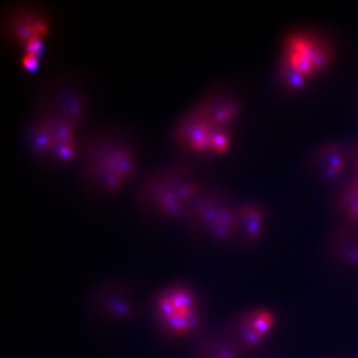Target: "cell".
I'll return each instance as SVG.
<instances>
[{"label": "cell", "instance_id": "cell-1", "mask_svg": "<svg viewBox=\"0 0 358 358\" xmlns=\"http://www.w3.org/2000/svg\"><path fill=\"white\" fill-rule=\"evenodd\" d=\"M76 167L80 186L88 197L114 198L139 179L140 142L125 125H97L83 135Z\"/></svg>", "mask_w": 358, "mask_h": 358}, {"label": "cell", "instance_id": "cell-2", "mask_svg": "<svg viewBox=\"0 0 358 358\" xmlns=\"http://www.w3.org/2000/svg\"><path fill=\"white\" fill-rule=\"evenodd\" d=\"M206 184L199 163L177 157L137 180L133 204L146 222H180Z\"/></svg>", "mask_w": 358, "mask_h": 358}, {"label": "cell", "instance_id": "cell-3", "mask_svg": "<svg viewBox=\"0 0 358 358\" xmlns=\"http://www.w3.org/2000/svg\"><path fill=\"white\" fill-rule=\"evenodd\" d=\"M150 312L158 335L168 343L196 339L204 330L201 298L190 284L175 281L150 298Z\"/></svg>", "mask_w": 358, "mask_h": 358}, {"label": "cell", "instance_id": "cell-4", "mask_svg": "<svg viewBox=\"0 0 358 358\" xmlns=\"http://www.w3.org/2000/svg\"><path fill=\"white\" fill-rule=\"evenodd\" d=\"M238 204L225 188L205 185L182 222L186 234L195 241L209 239L219 245L238 243Z\"/></svg>", "mask_w": 358, "mask_h": 358}, {"label": "cell", "instance_id": "cell-5", "mask_svg": "<svg viewBox=\"0 0 358 358\" xmlns=\"http://www.w3.org/2000/svg\"><path fill=\"white\" fill-rule=\"evenodd\" d=\"M33 109L82 129L89 111L88 91L83 79L72 71L54 73L42 84Z\"/></svg>", "mask_w": 358, "mask_h": 358}, {"label": "cell", "instance_id": "cell-6", "mask_svg": "<svg viewBox=\"0 0 358 358\" xmlns=\"http://www.w3.org/2000/svg\"><path fill=\"white\" fill-rule=\"evenodd\" d=\"M51 27L52 13L43 3L14 1L7 3L1 10V37L9 46L21 49L34 39H47Z\"/></svg>", "mask_w": 358, "mask_h": 358}, {"label": "cell", "instance_id": "cell-7", "mask_svg": "<svg viewBox=\"0 0 358 358\" xmlns=\"http://www.w3.org/2000/svg\"><path fill=\"white\" fill-rule=\"evenodd\" d=\"M88 306L97 320L110 324H129L142 314L138 287L124 279L98 285L89 293Z\"/></svg>", "mask_w": 358, "mask_h": 358}, {"label": "cell", "instance_id": "cell-8", "mask_svg": "<svg viewBox=\"0 0 358 358\" xmlns=\"http://www.w3.org/2000/svg\"><path fill=\"white\" fill-rule=\"evenodd\" d=\"M218 129L193 103L174 120L168 142L178 157L199 163L213 157L212 141Z\"/></svg>", "mask_w": 358, "mask_h": 358}, {"label": "cell", "instance_id": "cell-9", "mask_svg": "<svg viewBox=\"0 0 358 358\" xmlns=\"http://www.w3.org/2000/svg\"><path fill=\"white\" fill-rule=\"evenodd\" d=\"M333 57L332 43L318 32L298 30L287 34L284 39L281 60L308 79L327 71Z\"/></svg>", "mask_w": 358, "mask_h": 358}, {"label": "cell", "instance_id": "cell-10", "mask_svg": "<svg viewBox=\"0 0 358 358\" xmlns=\"http://www.w3.org/2000/svg\"><path fill=\"white\" fill-rule=\"evenodd\" d=\"M218 128H231L242 112L238 94L226 83H216L194 102Z\"/></svg>", "mask_w": 358, "mask_h": 358}, {"label": "cell", "instance_id": "cell-11", "mask_svg": "<svg viewBox=\"0 0 358 358\" xmlns=\"http://www.w3.org/2000/svg\"><path fill=\"white\" fill-rule=\"evenodd\" d=\"M324 255L334 268H358V222L342 221L335 226L326 239Z\"/></svg>", "mask_w": 358, "mask_h": 358}, {"label": "cell", "instance_id": "cell-12", "mask_svg": "<svg viewBox=\"0 0 358 358\" xmlns=\"http://www.w3.org/2000/svg\"><path fill=\"white\" fill-rule=\"evenodd\" d=\"M350 159V147L331 142L319 146L307 161L315 175L325 182H333L343 174Z\"/></svg>", "mask_w": 358, "mask_h": 358}, {"label": "cell", "instance_id": "cell-13", "mask_svg": "<svg viewBox=\"0 0 358 358\" xmlns=\"http://www.w3.org/2000/svg\"><path fill=\"white\" fill-rule=\"evenodd\" d=\"M22 139L30 158L39 167L47 170L52 139L44 121L34 112L24 124Z\"/></svg>", "mask_w": 358, "mask_h": 358}, {"label": "cell", "instance_id": "cell-14", "mask_svg": "<svg viewBox=\"0 0 358 358\" xmlns=\"http://www.w3.org/2000/svg\"><path fill=\"white\" fill-rule=\"evenodd\" d=\"M238 243L245 247H255L264 235L266 219L265 207L256 202L239 203Z\"/></svg>", "mask_w": 358, "mask_h": 358}, {"label": "cell", "instance_id": "cell-15", "mask_svg": "<svg viewBox=\"0 0 358 358\" xmlns=\"http://www.w3.org/2000/svg\"><path fill=\"white\" fill-rule=\"evenodd\" d=\"M221 328L241 349L246 357L259 349L267 338V335L260 333L244 323L239 318L238 315L233 316L231 319L222 324Z\"/></svg>", "mask_w": 358, "mask_h": 358}, {"label": "cell", "instance_id": "cell-16", "mask_svg": "<svg viewBox=\"0 0 358 358\" xmlns=\"http://www.w3.org/2000/svg\"><path fill=\"white\" fill-rule=\"evenodd\" d=\"M332 212L346 222H358V174L354 173L334 194Z\"/></svg>", "mask_w": 358, "mask_h": 358}, {"label": "cell", "instance_id": "cell-17", "mask_svg": "<svg viewBox=\"0 0 358 358\" xmlns=\"http://www.w3.org/2000/svg\"><path fill=\"white\" fill-rule=\"evenodd\" d=\"M239 318L248 326L268 336L277 325L276 314L266 307H254L237 314Z\"/></svg>", "mask_w": 358, "mask_h": 358}, {"label": "cell", "instance_id": "cell-18", "mask_svg": "<svg viewBox=\"0 0 358 358\" xmlns=\"http://www.w3.org/2000/svg\"><path fill=\"white\" fill-rule=\"evenodd\" d=\"M308 79L305 75L300 73L284 61H280L278 67V81L279 85L286 93L294 94L305 88Z\"/></svg>", "mask_w": 358, "mask_h": 358}, {"label": "cell", "instance_id": "cell-19", "mask_svg": "<svg viewBox=\"0 0 358 358\" xmlns=\"http://www.w3.org/2000/svg\"><path fill=\"white\" fill-rule=\"evenodd\" d=\"M41 62H42V59L36 55L25 53V52H20V54H19L18 63H19V66L21 67V69L25 73L32 74V73L36 72L41 65Z\"/></svg>", "mask_w": 358, "mask_h": 358}, {"label": "cell", "instance_id": "cell-20", "mask_svg": "<svg viewBox=\"0 0 358 358\" xmlns=\"http://www.w3.org/2000/svg\"><path fill=\"white\" fill-rule=\"evenodd\" d=\"M46 41H47V39H43V38L34 39V40L28 42L27 44H25L20 49V52L33 54V55H36L43 60L44 56L46 55V50H47Z\"/></svg>", "mask_w": 358, "mask_h": 358}, {"label": "cell", "instance_id": "cell-21", "mask_svg": "<svg viewBox=\"0 0 358 358\" xmlns=\"http://www.w3.org/2000/svg\"><path fill=\"white\" fill-rule=\"evenodd\" d=\"M350 153H351V160L354 164V168H355V172L358 174V141L350 147Z\"/></svg>", "mask_w": 358, "mask_h": 358}]
</instances>
